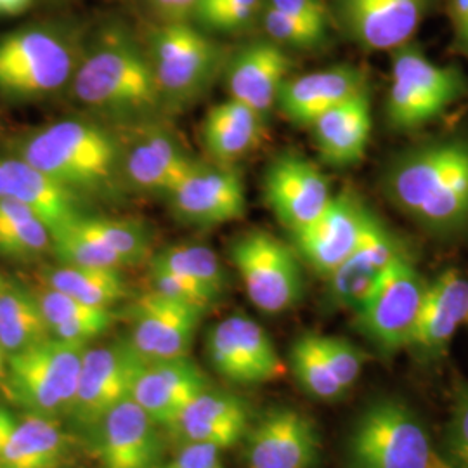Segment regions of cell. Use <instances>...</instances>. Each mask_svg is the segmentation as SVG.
<instances>
[{"instance_id": "f1b7e54d", "label": "cell", "mask_w": 468, "mask_h": 468, "mask_svg": "<svg viewBox=\"0 0 468 468\" xmlns=\"http://www.w3.org/2000/svg\"><path fill=\"white\" fill-rule=\"evenodd\" d=\"M266 134V117L229 98L208 110L201 137L207 153L218 165H233L257 150Z\"/></svg>"}, {"instance_id": "c3c4849f", "label": "cell", "mask_w": 468, "mask_h": 468, "mask_svg": "<svg viewBox=\"0 0 468 468\" xmlns=\"http://www.w3.org/2000/svg\"><path fill=\"white\" fill-rule=\"evenodd\" d=\"M32 5V0H0L2 16H17Z\"/></svg>"}, {"instance_id": "4fadbf2b", "label": "cell", "mask_w": 468, "mask_h": 468, "mask_svg": "<svg viewBox=\"0 0 468 468\" xmlns=\"http://www.w3.org/2000/svg\"><path fill=\"white\" fill-rule=\"evenodd\" d=\"M375 218L357 195L336 193L314 222L293 234L295 251L316 274L328 278L357 249Z\"/></svg>"}, {"instance_id": "603a6c76", "label": "cell", "mask_w": 468, "mask_h": 468, "mask_svg": "<svg viewBox=\"0 0 468 468\" xmlns=\"http://www.w3.org/2000/svg\"><path fill=\"white\" fill-rule=\"evenodd\" d=\"M208 390V380L189 359L148 363L135 380L131 399L158 425L172 429L186 406Z\"/></svg>"}, {"instance_id": "ba28073f", "label": "cell", "mask_w": 468, "mask_h": 468, "mask_svg": "<svg viewBox=\"0 0 468 468\" xmlns=\"http://www.w3.org/2000/svg\"><path fill=\"white\" fill-rule=\"evenodd\" d=\"M427 284L406 251L388 269L375 293L354 313L356 330L387 357L408 349Z\"/></svg>"}, {"instance_id": "f5cc1de1", "label": "cell", "mask_w": 468, "mask_h": 468, "mask_svg": "<svg viewBox=\"0 0 468 468\" xmlns=\"http://www.w3.org/2000/svg\"><path fill=\"white\" fill-rule=\"evenodd\" d=\"M5 413H7V410H5V408H2V406H0V419H2V417H4V415H5Z\"/></svg>"}, {"instance_id": "8fae6325", "label": "cell", "mask_w": 468, "mask_h": 468, "mask_svg": "<svg viewBox=\"0 0 468 468\" xmlns=\"http://www.w3.org/2000/svg\"><path fill=\"white\" fill-rule=\"evenodd\" d=\"M146 365L131 342L87 347L68 415L80 427L96 429L115 406L131 399L135 380Z\"/></svg>"}, {"instance_id": "484cf974", "label": "cell", "mask_w": 468, "mask_h": 468, "mask_svg": "<svg viewBox=\"0 0 468 468\" xmlns=\"http://www.w3.org/2000/svg\"><path fill=\"white\" fill-rule=\"evenodd\" d=\"M7 174V197L27 205L42 220L50 234L63 231L85 216L84 197L32 167L19 156L4 158Z\"/></svg>"}, {"instance_id": "83f0119b", "label": "cell", "mask_w": 468, "mask_h": 468, "mask_svg": "<svg viewBox=\"0 0 468 468\" xmlns=\"http://www.w3.org/2000/svg\"><path fill=\"white\" fill-rule=\"evenodd\" d=\"M197 164L174 137L156 133L123 151L122 172L137 189L168 198Z\"/></svg>"}, {"instance_id": "4dcf8cb0", "label": "cell", "mask_w": 468, "mask_h": 468, "mask_svg": "<svg viewBox=\"0 0 468 468\" xmlns=\"http://www.w3.org/2000/svg\"><path fill=\"white\" fill-rule=\"evenodd\" d=\"M35 297L49 326L50 335L67 342L87 346L106 334L115 323V313L112 307L87 305L48 286H44V290Z\"/></svg>"}, {"instance_id": "f546056e", "label": "cell", "mask_w": 468, "mask_h": 468, "mask_svg": "<svg viewBox=\"0 0 468 468\" xmlns=\"http://www.w3.org/2000/svg\"><path fill=\"white\" fill-rule=\"evenodd\" d=\"M67 452L68 437L56 420L30 415L0 450V468H58Z\"/></svg>"}, {"instance_id": "3957f363", "label": "cell", "mask_w": 468, "mask_h": 468, "mask_svg": "<svg viewBox=\"0 0 468 468\" xmlns=\"http://www.w3.org/2000/svg\"><path fill=\"white\" fill-rule=\"evenodd\" d=\"M17 156L80 197L104 195L123 174L117 137L98 122L79 118L28 135L19 143Z\"/></svg>"}, {"instance_id": "f907efd6", "label": "cell", "mask_w": 468, "mask_h": 468, "mask_svg": "<svg viewBox=\"0 0 468 468\" xmlns=\"http://www.w3.org/2000/svg\"><path fill=\"white\" fill-rule=\"evenodd\" d=\"M2 197H7V174H5L4 158H0V198Z\"/></svg>"}, {"instance_id": "4316f807", "label": "cell", "mask_w": 468, "mask_h": 468, "mask_svg": "<svg viewBox=\"0 0 468 468\" xmlns=\"http://www.w3.org/2000/svg\"><path fill=\"white\" fill-rule=\"evenodd\" d=\"M250 427L245 402L231 394L205 390L189 402L172 431L187 444H208L218 450L236 446Z\"/></svg>"}, {"instance_id": "ffe728a7", "label": "cell", "mask_w": 468, "mask_h": 468, "mask_svg": "<svg viewBox=\"0 0 468 468\" xmlns=\"http://www.w3.org/2000/svg\"><path fill=\"white\" fill-rule=\"evenodd\" d=\"M369 89L368 75L361 68L336 65L288 77L276 108L288 122L309 127L316 118L344 101Z\"/></svg>"}, {"instance_id": "d590c367", "label": "cell", "mask_w": 468, "mask_h": 468, "mask_svg": "<svg viewBox=\"0 0 468 468\" xmlns=\"http://www.w3.org/2000/svg\"><path fill=\"white\" fill-rule=\"evenodd\" d=\"M292 371L302 388L319 401L340 399L346 390L336 382L319 347L318 334H303L290 351Z\"/></svg>"}, {"instance_id": "d6a6232c", "label": "cell", "mask_w": 468, "mask_h": 468, "mask_svg": "<svg viewBox=\"0 0 468 468\" xmlns=\"http://www.w3.org/2000/svg\"><path fill=\"white\" fill-rule=\"evenodd\" d=\"M50 336L34 293L5 283L0 292V346L9 354Z\"/></svg>"}, {"instance_id": "8992f818", "label": "cell", "mask_w": 468, "mask_h": 468, "mask_svg": "<svg viewBox=\"0 0 468 468\" xmlns=\"http://www.w3.org/2000/svg\"><path fill=\"white\" fill-rule=\"evenodd\" d=\"M87 346L48 336L9 354L7 390L32 415L56 419L68 413L77 392Z\"/></svg>"}, {"instance_id": "cb8c5ba5", "label": "cell", "mask_w": 468, "mask_h": 468, "mask_svg": "<svg viewBox=\"0 0 468 468\" xmlns=\"http://www.w3.org/2000/svg\"><path fill=\"white\" fill-rule=\"evenodd\" d=\"M468 319V280L458 269H448L427 284L419 323L408 349L423 359H439L452 336Z\"/></svg>"}, {"instance_id": "836d02e7", "label": "cell", "mask_w": 468, "mask_h": 468, "mask_svg": "<svg viewBox=\"0 0 468 468\" xmlns=\"http://www.w3.org/2000/svg\"><path fill=\"white\" fill-rule=\"evenodd\" d=\"M52 250V234L34 212L13 197L0 198V253L32 261Z\"/></svg>"}, {"instance_id": "816d5d0a", "label": "cell", "mask_w": 468, "mask_h": 468, "mask_svg": "<svg viewBox=\"0 0 468 468\" xmlns=\"http://www.w3.org/2000/svg\"><path fill=\"white\" fill-rule=\"evenodd\" d=\"M4 349H2V346H0V378L2 377H5V361H4Z\"/></svg>"}, {"instance_id": "e0dca14e", "label": "cell", "mask_w": 468, "mask_h": 468, "mask_svg": "<svg viewBox=\"0 0 468 468\" xmlns=\"http://www.w3.org/2000/svg\"><path fill=\"white\" fill-rule=\"evenodd\" d=\"M203 313L153 290L135 303L129 342L146 363L187 357Z\"/></svg>"}, {"instance_id": "7c38bea8", "label": "cell", "mask_w": 468, "mask_h": 468, "mask_svg": "<svg viewBox=\"0 0 468 468\" xmlns=\"http://www.w3.org/2000/svg\"><path fill=\"white\" fill-rule=\"evenodd\" d=\"M262 191L274 218L292 236L314 222L334 198L324 172L295 151L272 158L264 172Z\"/></svg>"}, {"instance_id": "bcb514c9", "label": "cell", "mask_w": 468, "mask_h": 468, "mask_svg": "<svg viewBox=\"0 0 468 468\" xmlns=\"http://www.w3.org/2000/svg\"><path fill=\"white\" fill-rule=\"evenodd\" d=\"M452 32V49L468 59V0H446Z\"/></svg>"}, {"instance_id": "277c9868", "label": "cell", "mask_w": 468, "mask_h": 468, "mask_svg": "<svg viewBox=\"0 0 468 468\" xmlns=\"http://www.w3.org/2000/svg\"><path fill=\"white\" fill-rule=\"evenodd\" d=\"M468 94L462 68L432 61L413 40L392 50L385 118L394 133H415L442 117Z\"/></svg>"}, {"instance_id": "5bb4252c", "label": "cell", "mask_w": 468, "mask_h": 468, "mask_svg": "<svg viewBox=\"0 0 468 468\" xmlns=\"http://www.w3.org/2000/svg\"><path fill=\"white\" fill-rule=\"evenodd\" d=\"M207 352L212 368L234 384H268L284 375L283 361L268 332L247 316L214 324L207 335Z\"/></svg>"}, {"instance_id": "e575fe53", "label": "cell", "mask_w": 468, "mask_h": 468, "mask_svg": "<svg viewBox=\"0 0 468 468\" xmlns=\"http://www.w3.org/2000/svg\"><path fill=\"white\" fill-rule=\"evenodd\" d=\"M153 266L168 269L203 288L214 301L226 290V271L218 253L205 245H172L151 259Z\"/></svg>"}, {"instance_id": "ab89813d", "label": "cell", "mask_w": 468, "mask_h": 468, "mask_svg": "<svg viewBox=\"0 0 468 468\" xmlns=\"http://www.w3.org/2000/svg\"><path fill=\"white\" fill-rule=\"evenodd\" d=\"M444 460L450 468H468V382L452 384V419L446 431Z\"/></svg>"}, {"instance_id": "11a10c76", "label": "cell", "mask_w": 468, "mask_h": 468, "mask_svg": "<svg viewBox=\"0 0 468 468\" xmlns=\"http://www.w3.org/2000/svg\"><path fill=\"white\" fill-rule=\"evenodd\" d=\"M218 468H222V467H218Z\"/></svg>"}, {"instance_id": "b9f144b4", "label": "cell", "mask_w": 468, "mask_h": 468, "mask_svg": "<svg viewBox=\"0 0 468 468\" xmlns=\"http://www.w3.org/2000/svg\"><path fill=\"white\" fill-rule=\"evenodd\" d=\"M264 0H220L218 4L197 11L198 23L218 32H238L261 17Z\"/></svg>"}, {"instance_id": "74e56055", "label": "cell", "mask_w": 468, "mask_h": 468, "mask_svg": "<svg viewBox=\"0 0 468 468\" xmlns=\"http://www.w3.org/2000/svg\"><path fill=\"white\" fill-rule=\"evenodd\" d=\"M52 251L67 266L79 268H125V262L96 236L80 229L75 222L52 236Z\"/></svg>"}, {"instance_id": "7a4b0ae2", "label": "cell", "mask_w": 468, "mask_h": 468, "mask_svg": "<svg viewBox=\"0 0 468 468\" xmlns=\"http://www.w3.org/2000/svg\"><path fill=\"white\" fill-rule=\"evenodd\" d=\"M71 89L85 108L115 120L146 118L165 101L150 56L120 32L104 35L79 59Z\"/></svg>"}, {"instance_id": "5b68a950", "label": "cell", "mask_w": 468, "mask_h": 468, "mask_svg": "<svg viewBox=\"0 0 468 468\" xmlns=\"http://www.w3.org/2000/svg\"><path fill=\"white\" fill-rule=\"evenodd\" d=\"M352 468H450L419 415L394 398L369 402L349 435Z\"/></svg>"}, {"instance_id": "7dc6e473", "label": "cell", "mask_w": 468, "mask_h": 468, "mask_svg": "<svg viewBox=\"0 0 468 468\" xmlns=\"http://www.w3.org/2000/svg\"><path fill=\"white\" fill-rule=\"evenodd\" d=\"M198 2L200 0H151L153 9L158 13V16L165 19V23L186 21L187 17H193Z\"/></svg>"}, {"instance_id": "7bdbcfd3", "label": "cell", "mask_w": 468, "mask_h": 468, "mask_svg": "<svg viewBox=\"0 0 468 468\" xmlns=\"http://www.w3.org/2000/svg\"><path fill=\"white\" fill-rule=\"evenodd\" d=\"M151 280H153L154 292L165 295L168 299L195 305L201 311H207L216 302L198 284L168 269L151 264Z\"/></svg>"}, {"instance_id": "2e32d148", "label": "cell", "mask_w": 468, "mask_h": 468, "mask_svg": "<svg viewBox=\"0 0 468 468\" xmlns=\"http://www.w3.org/2000/svg\"><path fill=\"white\" fill-rule=\"evenodd\" d=\"M167 200L177 218L195 226H220L247 214V189L233 165L197 164Z\"/></svg>"}, {"instance_id": "9c48e42d", "label": "cell", "mask_w": 468, "mask_h": 468, "mask_svg": "<svg viewBox=\"0 0 468 468\" xmlns=\"http://www.w3.org/2000/svg\"><path fill=\"white\" fill-rule=\"evenodd\" d=\"M231 259L251 303L266 314L293 309L303 295L301 257L274 234L255 229L231 245Z\"/></svg>"}, {"instance_id": "30bf717a", "label": "cell", "mask_w": 468, "mask_h": 468, "mask_svg": "<svg viewBox=\"0 0 468 468\" xmlns=\"http://www.w3.org/2000/svg\"><path fill=\"white\" fill-rule=\"evenodd\" d=\"M148 56L164 100L172 102L201 96L220 63L218 44L187 21L165 23L154 30Z\"/></svg>"}, {"instance_id": "7402d4cb", "label": "cell", "mask_w": 468, "mask_h": 468, "mask_svg": "<svg viewBox=\"0 0 468 468\" xmlns=\"http://www.w3.org/2000/svg\"><path fill=\"white\" fill-rule=\"evenodd\" d=\"M292 67V58L282 46L269 38L253 40L238 50L229 61L226 73L229 98L268 117L269 112L276 108Z\"/></svg>"}, {"instance_id": "6da1fadb", "label": "cell", "mask_w": 468, "mask_h": 468, "mask_svg": "<svg viewBox=\"0 0 468 468\" xmlns=\"http://www.w3.org/2000/svg\"><path fill=\"white\" fill-rule=\"evenodd\" d=\"M382 189L404 218L439 239L468 234V137L444 135L398 153Z\"/></svg>"}, {"instance_id": "8d00e7d4", "label": "cell", "mask_w": 468, "mask_h": 468, "mask_svg": "<svg viewBox=\"0 0 468 468\" xmlns=\"http://www.w3.org/2000/svg\"><path fill=\"white\" fill-rule=\"evenodd\" d=\"M75 224L96 236L110 250L115 251L125 266H137L150 257V236L144 226L125 218L82 216Z\"/></svg>"}, {"instance_id": "d4e9b609", "label": "cell", "mask_w": 468, "mask_h": 468, "mask_svg": "<svg viewBox=\"0 0 468 468\" xmlns=\"http://www.w3.org/2000/svg\"><path fill=\"white\" fill-rule=\"evenodd\" d=\"M309 129L323 164L338 168L359 164L367 154L373 131L369 89L328 110Z\"/></svg>"}, {"instance_id": "681fc988", "label": "cell", "mask_w": 468, "mask_h": 468, "mask_svg": "<svg viewBox=\"0 0 468 468\" xmlns=\"http://www.w3.org/2000/svg\"><path fill=\"white\" fill-rule=\"evenodd\" d=\"M16 420L7 411L2 419H0V450L4 448V444L7 442V439L13 434V431L16 429Z\"/></svg>"}, {"instance_id": "ee69618b", "label": "cell", "mask_w": 468, "mask_h": 468, "mask_svg": "<svg viewBox=\"0 0 468 468\" xmlns=\"http://www.w3.org/2000/svg\"><path fill=\"white\" fill-rule=\"evenodd\" d=\"M264 5L286 13L290 16L302 17L326 27L330 21L326 0H264Z\"/></svg>"}, {"instance_id": "52a82bcc", "label": "cell", "mask_w": 468, "mask_h": 468, "mask_svg": "<svg viewBox=\"0 0 468 468\" xmlns=\"http://www.w3.org/2000/svg\"><path fill=\"white\" fill-rule=\"evenodd\" d=\"M79 65L67 37L46 27H28L0 37V96L37 100L71 82Z\"/></svg>"}, {"instance_id": "60d3db41", "label": "cell", "mask_w": 468, "mask_h": 468, "mask_svg": "<svg viewBox=\"0 0 468 468\" xmlns=\"http://www.w3.org/2000/svg\"><path fill=\"white\" fill-rule=\"evenodd\" d=\"M318 340L328 368L334 373L336 382L347 392L359 380L368 356L340 336L318 334Z\"/></svg>"}, {"instance_id": "1f68e13d", "label": "cell", "mask_w": 468, "mask_h": 468, "mask_svg": "<svg viewBox=\"0 0 468 468\" xmlns=\"http://www.w3.org/2000/svg\"><path fill=\"white\" fill-rule=\"evenodd\" d=\"M42 280L48 288L96 307H112L129 295V286L120 269L61 264L59 268L46 269Z\"/></svg>"}, {"instance_id": "f35d334b", "label": "cell", "mask_w": 468, "mask_h": 468, "mask_svg": "<svg viewBox=\"0 0 468 468\" xmlns=\"http://www.w3.org/2000/svg\"><path fill=\"white\" fill-rule=\"evenodd\" d=\"M259 19L269 40L282 46L283 49H316L328 35L326 25L290 16L268 5L262 7Z\"/></svg>"}, {"instance_id": "9a60e30c", "label": "cell", "mask_w": 468, "mask_h": 468, "mask_svg": "<svg viewBox=\"0 0 468 468\" xmlns=\"http://www.w3.org/2000/svg\"><path fill=\"white\" fill-rule=\"evenodd\" d=\"M434 0H335L344 34L369 52H392L413 40Z\"/></svg>"}, {"instance_id": "f6af8a7d", "label": "cell", "mask_w": 468, "mask_h": 468, "mask_svg": "<svg viewBox=\"0 0 468 468\" xmlns=\"http://www.w3.org/2000/svg\"><path fill=\"white\" fill-rule=\"evenodd\" d=\"M220 450L208 444H186L185 450L179 452L170 463L164 468H218Z\"/></svg>"}, {"instance_id": "44dd1931", "label": "cell", "mask_w": 468, "mask_h": 468, "mask_svg": "<svg viewBox=\"0 0 468 468\" xmlns=\"http://www.w3.org/2000/svg\"><path fill=\"white\" fill-rule=\"evenodd\" d=\"M158 429L133 399L120 402L96 425L101 467H158L162 452Z\"/></svg>"}, {"instance_id": "d6986e66", "label": "cell", "mask_w": 468, "mask_h": 468, "mask_svg": "<svg viewBox=\"0 0 468 468\" xmlns=\"http://www.w3.org/2000/svg\"><path fill=\"white\" fill-rule=\"evenodd\" d=\"M319 456L314 421L293 408H274L249 435V468H313Z\"/></svg>"}, {"instance_id": "ac0fdd59", "label": "cell", "mask_w": 468, "mask_h": 468, "mask_svg": "<svg viewBox=\"0 0 468 468\" xmlns=\"http://www.w3.org/2000/svg\"><path fill=\"white\" fill-rule=\"evenodd\" d=\"M406 251L401 238L377 216L357 249L326 278L332 303L356 313Z\"/></svg>"}, {"instance_id": "db71d44e", "label": "cell", "mask_w": 468, "mask_h": 468, "mask_svg": "<svg viewBox=\"0 0 468 468\" xmlns=\"http://www.w3.org/2000/svg\"><path fill=\"white\" fill-rule=\"evenodd\" d=\"M4 286H5V282H4V278L0 276V292H2V288H4Z\"/></svg>"}]
</instances>
